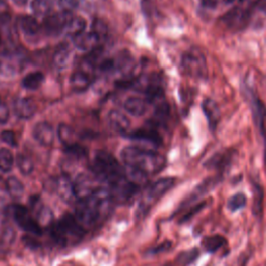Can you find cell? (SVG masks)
<instances>
[{"label":"cell","mask_w":266,"mask_h":266,"mask_svg":"<svg viewBox=\"0 0 266 266\" xmlns=\"http://www.w3.org/2000/svg\"><path fill=\"white\" fill-rule=\"evenodd\" d=\"M208 205V201H206V200H204V201H201V202H197L195 203L194 205L190 206L189 208H187L186 210H184V213H183L181 216H180V219L178 221V223L180 225L182 224H185V223H188L189 221H191L194 216L200 213L201 211H203L206 206Z\"/></svg>","instance_id":"obj_32"},{"label":"cell","mask_w":266,"mask_h":266,"mask_svg":"<svg viewBox=\"0 0 266 266\" xmlns=\"http://www.w3.org/2000/svg\"><path fill=\"white\" fill-rule=\"evenodd\" d=\"M103 184L93 174L81 173L73 181L76 202L92 196Z\"/></svg>","instance_id":"obj_8"},{"label":"cell","mask_w":266,"mask_h":266,"mask_svg":"<svg viewBox=\"0 0 266 266\" xmlns=\"http://www.w3.org/2000/svg\"><path fill=\"white\" fill-rule=\"evenodd\" d=\"M71 88L75 92H85L89 89L91 85L90 74L83 70L75 71L70 78Z\"/></svg>","instance_id":"obj_23"},{"label":"cell","mask_w":266,"mask_h":266,"mask_svg":"<svg viewBox=\"0 0 266 266\" xmlns=\"http://www.w3.org/2000/svg\"><path fill=\"white\" fill-rule=\"evenodd\" d=\"M182 69L184 73L195 79L207 77L208 68L204 54L197 49H192L182 57Z\"/></svg>","instance_id":"obj_6"},{"label":"cell","mask_w":266,"mask_h":266,"mask_svg":"<svg viewBox=\"0 0 266 266\" xmlns=\"http://www.w3.org/2000/svg\"><path fill=\"white\" fill-rule=\"evenodd\" d=\"M251 104L255 123L263 136L266 133V106L256 96L252 97Z\"/></svg>","instance_id":"obj_19"},{"label":"cell","mask_w":266,"mask_h":266,"mask_svg":"<svg viewBox=\"0 0 266 266\" xmlns=\"http://www.w3.org/2000/svg\"><path fill=\"white\" fill-rule=\"evenodd\" d=\"M45 75L42 72H32L22 79V87L29 91H36L43 85Z\"/></svg>","instance_id":"obj_29"},{"label":"cell","mask_w":266,"mask_h":266,"mask_svg":"<svg viewBox=\"0 0 266 266\" xmlns=\"http://www.w3.org/2000/svg\"><path fill=\"white\" fill-rule=\"evenodd\" d=\"M14 165V156L7 148L0 149V171L3 173H10Z\"/></svg>","instance_id":"obj_36"},{"label":"cell","mask_w":266,"mask_h":266,"mask_svg":"<svg viewBox=\"0 0 266 266\" xmlns=\"http://www.w3.org/2000/svg\"><path fill=\"white\" fill-rule=\"evenodd\" d=\"M176 184V178L174 177H164L156 180L155 182L148 185L141 196L138 212V218H145L152 209V207L164 196V194L171 190Z\"/></svg>","instance_id":"obj_4"},{"label":"cell","mask_w":266,"mask_h":266,"mask_svg":"<svg viewBox=\"0 0 266 266\" xmlns=\"http://www.w3.org/2000/svg\"><path fill=\"white\" fill-rule=\"evenodd\" d=\"M32 136L40 145L49 147L54 142V129L47 122H40L33 128Z\"/></svg>","instance_id":"obj_15"},{"label":"cell","mask_w":266,"mask_h":266,"mask_svg":"<svg viewBox=\"0 0 266 266\" xmlns=\"http://www.w3.org/2000/svg\"><path fill=\"white\" fill-rule=\"evenodd\" d=\"M51 188L53 192L61 200V201L69 203V204L76 202V197H75L74 188H73V182L68 176L61 175V176L55 177L52 180Z\"/></svg>","instance_id":"obj_10"},{"label":"cell","mask_w":266,"mask_h":266,"mask_svg":"<svg viewBox=\"0 0 266 266\" xmlns=\"http://www.w3.org/2000/svg\"><path fill=\"white\" fill-rule=\"evenodd\" d=\"M240 2H244V0H240Z\"/></svg>","instance_id":"obj_51"},{"label":"cell","mask_w":266,"mask_h":266,"mask_svg":"<svg viewBox=\"0 0 266 266\" xmlns=\"http://www.w3.org/2000/svg\"><path fill=\"white\" fill-rule=\"evenodd\" d=\"M201 4L206 9H215L219 5V0H201Z\"/></svg>","instance_id":"obj_45"},{"label":"cell","mask_w":266,"mask_h":266,"mask_svg":"<svg viewBox=\"0 0 266 266\" xmlns=\"http://www.w3.org/2000/svg\"><path fill=\"white\" fill-rule=\"evenodd\" d=\"M57 136L59 138V141L61 142V144L64 146V148L66 147H71L73 145L78 144L77 143V135L75 130L68 126L65 124H60L58 126L57 129Z\"/></svg>","instance_id":"obj_27"},{"label":"cell","mask_w":266,"mask_h":266,"mask_svg":"<svg viewBox=\"0 0 266 266\" xmlns=\"http://www.w3.org/2000/svg\"><path fill=\"white\" fill-rule=\"evenodd\" d=\"M0 139L6 144L10 145L11 147H17V141L15 138L14 132L11 130H5L0 133Z\"/></svg>","instance_id":"obj_42"},{"label":"cell","mask_w":266,"mask_h":266,"mask_svg":"<svg viewBox=\"0 0 266 266\" xmlns=\"http://www.w3.org/2000/svg\"><path fill=\"white\" fill-rule=\"evenodd\" d=\"M16 163L20 173L24 176H29L32 174L33 170H35V164H33V161L31 160L30 157H28L25 154H18L17 155Z\"/></svg>","instance_id":"obj_35"},{"label":"cell","mask_w":266,"mask_h":266,"mask_svg":"<svg viewBox=\"0 0 266 266\" xmlns=\"http://www.w3.org/2000/svg\"><path fill=\"white\" fill-rule=\"evenodd\" d=\"M86 26L87 22L85 19L81 18V17H72L69 23L65 26L64 32L68 36H71V38H75L76 36L85 31Z\"/></svg>","instance_id":"obj_30"},{"label":"cell","mask_w":266,"mask_h":266,"mask_svg":"<svg viewBox=\"0 0 266 266\" xmlns=\"http://www.w3.org/2000/svg\"><path fill=\"white\" fill-rule=\"evenodd\" d=\"M0 42H2V38H0Z\"/></svg>","instance_id":"obj_53"},{"label":"cell","mask_w":266,"mask_h":266,"mask_svg":"<svg viewBox=\"0 0 266 266\" xmlns=\"http://www.w3.org/2000/svg\"><path fill=\"white\" fill-rule=\"evenodd\" d=\"M71 57V51L66 45H61L57 48L53 55V63L59 69L65 68L68 65Z\"/></svg>","instance_id":"obj_31"},{"label":"cell","mask_w":266,"mask_h":266,"mask_svg":"<svg viewBox=\"0 0 266 266\" xmlns=\"http://www.w3.org/2000/svg\"><path fill=\"white\" fill-rule=\"evenodd\" d=\"M81 0H58V6L63 12L71 13L80 6Z\"/></svg>","instance_id":"obj_41"},{"label":"cell","mask_w":266,"mask_h":266,"mask_svg":"<svg viewBox=\"0 0 266 266\" xmlns=\"http://www.w3.org/2000/svg\"><path fill=\"white\" fill-rule=\"evenodd\" d=\"M108 123L110 128L120 133L122 136H127L129 133L130 121L127 116L120 110H111L108 115Z\"/></svg>","instance_id":"obj_18"},{"label":"cell","mask_w":266,"mask_h":266,"mask_svg":"<svg viewBox=\"0 0 266 266\" xmlns=\"http://www.w3.org/2000/svg\"><path fill=\"white\" fill-rule=\"evenodd\" d=\"M126 137H128L131 140L150 144L154 147H159L162 144V140L160 136L155 130L152 129H141L132 133H128Z\"/></svg>","instance_id":"obj_20"},{"label":"cell","mask_w":266,"mask_h":266,"mask_svg":"<svg viewBox=\"0 0 266 266\" xmlns=\"http://www.w3.org/2000/svg\"><path fill=\"white\" fill-rule=\"evenodd\" d=\"M12 2L16 5V6H19V7H23L24 5L27 4L28 0H12Z\"/></svg>","instance_id":"obj_47"},{"label":"cell","mask_w":266,"mask_h":266,"mask_svg":"<svg viewBox=\"0 0 266 266\" xmlns=\"http://www.w3.org/2000/svg\"><path fill=\"white\" fill-rule=\"evenodd\" d=\"M10 118V109L6 103L0 102V124H6Z\"/></svg>","instance_id":"obj_43"},{"label":"cell","mask_w":266,"mask_h":266,"mask_svg":"<svg viewBox=\"0 0 266 266\" xmlns=\"http://www.w3.org/2000/svg\"><path fill=\"white\" fill-rule=\"evenodd\" d=\"M247 204V196L243 192H237L229 197L227 201V208L231 212H237L243 209Z\"/></svg>","instance_id":"obj_33"},{"label":"cell","mask_w":266,"mask_h":266,"mask_svg":"<svg viewBox=\"0 0 266 266\" xmlns=\"http://www.w3.org/2000/svg\"><path fill=\"white\" fill-rule=\"evenodd\" d=\"M11 213L14 222L24 232L36 236H41L43 234V229L40 223L27 207L21 204H14L11 207Z\"/></svg>","instance_id":"obj_7"},{"label":"cell","mask_w":266,"mask_h":266,"mask_svg":"<svg viewBox=\"0 0 266 266\" xmlns=\"http://www.w3.org/2000/svg\"><path fill=\"white\" fill-rule=\"evenodd\" d=\"M264 140H265V153H264V163H265V170H266V133L263 135Z\"/></svg>","instance_id":"obj_48"},{"label":"cell","mask_w":266,"mask_h":266,"mask_svg":"<svg viewBox=\"0 0 266 266\" xmlns=\"http://www.w3.org/2000/svg\"><path fill=\"white\" fill-rule=\"evenodd\" d=\"M0 181H2V177H0Z\"/></svg>","instance_id":"obj_52"},{"label":"cell","mask_w":266,"mask_h":266,"mask_svg":"<svg viewBox=\"0 0 266 266\" xmlns=\"http://www.w3.org/2000/svg\"><path fill=\"white\" fill-rule=\"evenodd\" d=\"M170 115V106L165 101H161L156 104L154 111V120L156 123H164Z\"/></svg>","instance_id":"obj_37"},{"label":"cell","mask_w":266,"mask_h":266,"mask_svg":"<svg viewBox=\"0 0 266 266\" xmlns=\"http://www.w3.org/2000/svg\"><path fill=\"white\" fill-rule=\"evenodd\" d=\"M200 257V249L197 247H193L188 249V251L181 252L177 256V263L180 266H189L194 263Z\"/></svg>","instance_id":"obj_34"},{"label":"cell","mask_w":266,"mask_h":266,"mask_svg":"<svg viewBox=\"0 0 266 266\" xmlns=\"http://www.w3.org/2000/svg\"><path fill=\"white\" fill-rule=\"evenodd\" d=\"M56 0H32L30 8L36 16L47 17L51 14Z\"/></svg>","instance_id":"obj_28"},{"label":"cell","mask_w":266,"mask_h":266,"mask_svg":"<svg viewBox=\"0 0 266 266\" xmlns=\"http://www.w3.org/2000/svg\"><path fill=\"white\" fill-rule=\"evenodd\" d=\"M13 111L17 118L28 120L35 115L37 104L28 98H16L13 101Z\"/></svg>","instance_id":"obj_13"},{"label":"cell","mask_w":266,"mask_h":266,"mask_svg":"<svg viewBox=\"0 0 266 266\" xmlns=\"http://www.w3.org/2000/svg\"><path fill=\"white\" fill-rule=\"evenodd\" d=\"M148 102L139 97H131L126 100L124 107L133 116H142L147 111Z\"/></svg>","instance_id":"obj_25"},{"label":"cell","mask_w":266,"mask_h":266,"mask_svg":"<svg viewBox=\"0 0 266 266\" xmlns=\"http://www.w3.org/2000/svg\"><path fill=\"white\" fill-rule=\"evenodd\" d=\"M234 153L235 152L232 151V150L222 153H215L204 162V168L216 171L218 174L224 175L231 165L233 158H234Z\"/></svg>","instance_id":"obj_11"},{"label":"cell","mask_w":266,"mask_h":266,"mask_svg":"<svg viewBox=\"0 0 266 266\" xmlns=\"http://www.w3.org/2000/svg\"><path fill=\"white\" fill-rule=\"evenodd\" d=\"M50 236L59 246L65 247L80 241L87 234V229L83 227L75 215L65 213L57 221H53L49 226Z\"/></svg>","instance_id":"obj_3"},{"label":"cell","mask_w":266,"mask_h":266,"mask_svg":"<svg viewBox=\"0 0 266 266\" xmlns=\"http://www.w3.org/2000/svg\"><path fill=\"white\" fill-rule=\"evenodd\" d=\"M224 180V175L222 174H216L214 176L208 177L204 179L202 182H200L198 184L191 190V192L182 200V202L178 206V208L174 211V213L171 215V219L174 216L180 214L190 206L197 203L200 200H202L205 195H207L209 192H211L216 186L221 184V182Z\"/></svg>","instance_id":"obj_5"},{"label":"cell","mask_w":266,"mask_h":266,"mask_svg":"<svg viewBox=\"0 0 266 266\" xmlns=\"http://www.w3.org/2000/svg\"><path fill=\"white\" fill-rule=\"evenodd\" d=\"M92 31H94L96 33L98 38L100 39V41L106 39L107 35H108V28L105 25V23L102 22L101 20H95V22L93 24V30Z\"/></svg>","instance_id":"obj_39"},{"label":"cell","mask_w":266,"mask_h":266,"mask_svg":"<svg viewBox=\"0 0 266 266\" xmlns=\"http://www.w3.org/2000/svg\"><path fill=\"white\" fill-rule=\"evenodd\" d=\"M101 42L94 31H83L80 35L73 38L75 47L81 51H95L99 43Z\"/></svg>","instance_id":"obj_16"},{"label":"cell","mask_w":266,"mask_h":266,"mask_svg":"<svg viewBox=\"0 0 266 266\" xmlns=\"http://www.w3.org/2000/svg\"><path fill=\"white\" fill-rule=\"evenodd\" d=\"M172 246H173V242L171 240H164L163 242L159 243L158 245L153 246L151 248H149L148 251L145 253V255L147 257L157 256L159 254H162V253H165V252L170 251V249L172 248Z\"/></svg>","instance_id":"obj_38"},{"label":"cell","mask_w":266,"mask_h":266,"mask_svg":"<svg viewBox=\"0 0 266 266\" xmlns=\"http://www.w3.org/2000/svg\"><path fill=\"white\" fill-rule=\"evenodd\" d=\"M114 66V61L112 59H105L100 64V69L102 72H108L113 69Z\"/></svg>","instance_id":"obj_44"},{"label":"cell","mask_w":266,"mask_h":266,"mask_svg":"<svg viewBox=\"0 0 266 266\" xmlns=\"http://www.w3.org/2000/svg\"><path fill=\"white\" fill-rule=\"evenodd\" d=\"M202 108H203L205 116L207 118L209 128L212 131L215 130L221 121V109L218 103H216L214 100L208 98L203 101Z\"/></svg>","instance_id":"obj_17"},{"label":"cell","mask_w":266,"mask_h":266,"mask_svg":"<svg viewBox=\"0 0 266 266\" xmlns=\"http://www.w3.org/2000/svg\"><path fill=\"white\" fill-rule=\"evenodd\" d=\"M113 203L109 189L102 185L92 196L76 202L75 216L86 229L93 228L109 214Z\"/></svg>","instance_id":"obj_1"},{"label":"cell","mask_w":266,"mask_h":266,"mask_svg":"<svg viewBox=\"0 0 266 266\" xmlns=\"http://www.w3.org/2000/svg\"><path fill=\"white\" fill-rule=\"evenodd\" d=\"M249 21V13L241 8H235L229 11L224 17L223 22L226 26L234 30H240L246 27Z\"/></svg>","instance_id":"obj_12"},{"label":"cell","mask_w":266,"mask_h":266,"mask_svg":"<svg viewBox=\"0 0 266 266\" xmlns=\"http://www.w3.org/2000/svg\"><path fill=\"white\" fill-rule=\"evenodd\" d=\"M29 210L33 214V216H36V219L40 223V225L42 222L47 223L49 226L52 224V222H53L52 212H51V210H50L48 207H46L42 203L41 198L39 196L35 195V196L30 197Z\"/></svg>","instance_id":"obj_14"},{"label":"cell","mask_w":266,"mask_h":266,"mask_svg":"<svg viewBox=\"0 0 266 266\" xmlns=\"http://www.w3.org/2000/svg\"><path fill=\"white\" fill-rule=\"evenodd\" d=\"M6 190L13 200H20L24 194L23 183L14 176L9 177L5 183Z\"/></svg>","instance_id":"obj_26"},{"label":"cell","mask_w":266,"mask_h":266,"mask_svg":"<svg viewBox=\"0 0 266 266\" xmlns=\"http://www.w3.org/2000/svg\"><path fill=\"white\" fill-rule=\"evenodd\" d=\"M64 151H65V153H68L69 155H72V156H75V157H78V158L85 157L87 155L86 148H83L79 144H76V145H73L71 147L64 148Z\"/></svg>","instance_id":"obj_40"},{"label":"cell","mask_w":266,"mask_h":266,"mask_svg":"<svg viewBox=\"0 0 266 266\" xmlns=\"http://www.w3.org/2000/svg\"><path fill=\"white\" fill-rule=\"evenodd\" d=\"M258 6H259V9L266 14V0H259Z\"/></svg>","instance_id":"obj_46"},{"label":"cell","mask_w":266,"mask_h":266,"mask_svg":"<svg viewBox=\"0 0 266 266\" xmlns=\"http://www.w3.org/2000/svg\"><path fill=\"white\" fill-rule=\"evenodd\" d=\"M253 190V214L257 219H261L263 214V204H264V189L257 181H252Z\"/></svg>","instance_id":"obj_21"},{"label":"cell","mask_w":266,"mask_h":266,"mask_svg":"<svg viewBox=\"0 0 266 266\" xmlns=\"http://www.w3.org/2000/svg\"><path fill=\"white\" fill-rule=\"evenodd\" d=\"M227 243H228L227 238L223 235H220V234L205 236L201 241L202 247L204 248V251L208 254L216 253L219 251V249H221L222 247L227 245Z\"/></svg>","instance_id":"obj_22"},{"label":"cell","mask_w":266,"mask_h":266,"mask_svg":"<svg viewBox=\"0 0 266 266\" xmlns=\"http://www.w3.org/2000/svg\"><path fill=\"white\" fill-rule=\"evenodd\" d=\"M224 2L227 4V5H232V4H234L236 0H224Z\"/></svg>","instance_id":"obj_49"},{"label":"cell","mask_w":266,"mask_h":266,"mask_svg":"<svg viewBox=\"0 0 266 266\" xmlns=\"http://www.w3.org/2000/svg\"><path fill=\"white\" fill-rule=\"evenodd\" d=\"M18 25L20 30L26 37H33L38 35L40 31V24L38 23L35 17L22 16L18 19Z\"/></svg>","instance_id":"obj_24"},{"label":"cell","mask_w":266,"mask_h":266,"mask_svg":"<svg viewBox=\"0 0 266 266\" xmlns=\"http://www.w3.org/2000/svg\"><path fill=\"white\" fill-rule=\"evenodd\" d=\"M162 266H175V265L172 264V263H166V264H163Z\"/></svg>","instance_id":"obj_50"},{"label":"cell","mask_w":266,"mask_h":266,"mask_svg":"<svg viewBox=\"0 0 266 266\" xmlns=\"http://www.w3.org/2000/svg\"><path fill=\"white\" fill-rule=\"evenodd\" d=\"M121 157L126 168L135 170L147 177L160 173L166 164L165 158L154 150L140 147H126L122 150Z\"/></svg>","instance_id":"obj_2"},{"label":"cell","mask_w":266,"mask_h":266,"mask_svg":"<svg viewBox=\"0 0 266 266\" xmlns=\"http://www.w3.org/2000/svg\"><path fill=\"white\" fill-rule=\"evenodd\" d=\"M72 17L73 16L71 15V13L63 11L58 13H51L44 20V29L48 35L56 36L58 33L64 31L66 24L69 23Z\"/></svg>","instance_id":"obj_9"}]
</instances>
